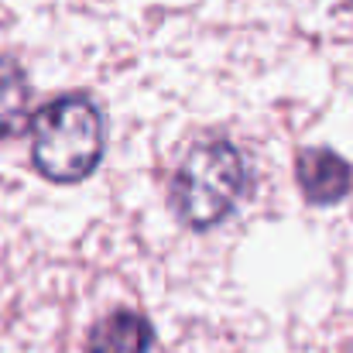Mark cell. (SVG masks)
<instances>
[{"mask_svg":"<svg viewBox=\"0 0 353 353\" xmlns=\"http://www.w3.org/2000/svg\"><path fill=\"white\" fill-rule=\"evenodd\" d=\"M103 114L83 93L59 97L31 117V161L55 185L90 179L103 161Z\"/></svg>","mask_w":353,"mask_h":353,"instance_id":"1","label":"cell"},{"mask_svg":"<svg viewBox=\"0 0 353 353\" xmlns=\"http://www.w3.org/2000/svg\"><path fill=\"white\" fill-rule=\"evenodd\" d=\"M247 189L243 154L230 141L213 137L189 148L172 179V213L189 230H210L223 223Z\"/></svg>","mask_w":353,"mask_h":353,"instance_id":"2","label":"cell"},{"mask_svg":"<svg viewBox=\"0 0 353 353\" xmlns=\"http://www.w3.org/2000/svg\"><path fill=\"white\" fill-rule=\"evenodd\" d=\"M295 179L309 203L333 206L353 189V168L330 148H302L295 158Z\"/></svg>","mask_w":353,"mask_h":353,"instance_id":"3","label":"cell"},{"mask_svg":"<svg viewBox=\"0 0 353 353\" xmlns=\"http://www.w3.org/2000/svg\"><path fill=\"white\" fill-rule=\"evenodd\" d=\"M154 347V330L141 312L117 309L93 323L86 336V353H151Z\"/></svg>","mask_w":353,"mask_h":353,"instance_id":"4","label":"cell"},{"mask_svg":"<svg viewBox=\"0 0 353 353\" xmlns=\"http://www.w3.org/2000/svg\"><path fill=\"white\" fill-rule=\"evenodd\" d=\"M31 86L17 59L0 55V137H17L31 123Z\"/></svg>","mask_w":353,"mask_h":353,"instance_id":"5","label":"cell"},{"mask_svg":"<svg viewBox=\"0 0 353 353\" xmlns=\"http://www.w3.org/2000/svg\"><path fill=\"white\" fill-rule=\"evenodd\" d=\"M343 3H350V7H353V0H343Z\"/></svg>","mask_w":353,"mask_h":353,"instance_id":"6","label":"cell"}]
</instances>
